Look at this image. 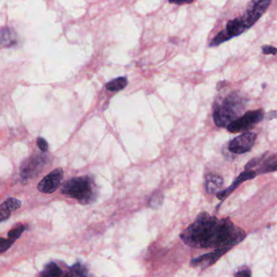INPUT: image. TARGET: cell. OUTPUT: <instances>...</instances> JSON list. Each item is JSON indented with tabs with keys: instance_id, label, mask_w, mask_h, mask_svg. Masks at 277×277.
I'll use <instances>...</instances> for the list:
<instances>
[{
	"instance_id": "ac0fdd59",
	"label": "cell",
	"mask_w": 277,
	"mask_h": 277,
	"mask_svg": "<svg viewBox=\"0 0 277 277\" xmlns=\"http://www.w3.org/2000/svg\"><path fill=\"white\" fill-rule=\"evenodd\" d=\"M262 51L264 55H276L277 54V48L269 45H264L262 46Z\"/></svg>"
},
{
	"instance_id": "4fadbf2b",
	"label": "cell",
	"mask_w": 277,
	"mask_h": 277,
	"mask_svg": "<svg viewBox=\"0 0 277 277\" xmlns=\"http://www.w3.org/2000/svg\"><path fill=\"white\" fill-rule=\"evenodd\" d=\"M63 272L55 263H50L46 265L43 272L41 273L42 277H61Z\"/></svg>"
},
{
	"instance_id": "ffe728a7",
	"label": "cell",
	"mask_w": 277,
	"mask_h": 277,
	"mask_svg": "<svg viewBox=\"0 0 277 277\" xmlns=\"http://www.w3.org/2000/svg\"><path fill=\"white\" fill-rule=\"evenodd\" d=\"M170 3H174V4L182 5L188 4L194 2V0H168Z\"/></svg>"
},
{
	"instance_id": "3957f363",
	"label": "cell",
	"mask_w": 277,
	"mask_h": 277,
	"mask_svg": "<svg viewBox=\"0 0 277 277\" xmlns=\"http://www.w3.org/2000/svg\"><path fill=\"white\" fill-rule=\"evenodd\" d=\"M245 107L246 102L242 95L236 92L229 94L221 103L215 106L213 118L216 125L219 127L229 126L240 117Z\"/></svg>"
},
{
	"instance_id": "7402d4cb",
	"label": "cell",
	"mask_w": 277,
	"mask_h": 277,
	"mask_svg": "<svg viewBox=\"0 0 277 277\" xmlns=\"http://www.w3.org/2000/svg\"><path fill=\"white\" fill-rule=\"evenodd\" d=\"M269 115H273V118H277V111H272Z\"/></svg>"
},
{
	"instance_id": "9a60e30c",
	"label": "cell",
	"mask_w": 277,
	"mask_h": 277,
	"mask_svg": "<svg viewBox=\"0 0 277 277\" xmlns=\"http://www.w3.org/2000/svg\"><path fill=\"white\" fill-rule=\"evenodd\" d=\"M25 230V227L24 225H19L17 227L15 228V229H11V231L9 232L7 234V237L11 240L15 241L17 240L18 238H20L21 234H23V232Z\"/></svg>"
},
{
	"instance_id": "2e32d148",
	"label": "cell",
	"mask_w": 277,
	"mask_h": 277,
	"mask_svg": "<svg viewBox=\"0 0 277 277\" xmlns=\"http://www.w3.org/2000/svg\"><path fill=\"white\" fill-rule=\"evenodd\" d=\"M277 171V161L269 162L265 166H263L260 168L259 173H273Z\"/></svg>"
},
{
	"instance_id": "e0dca14e",
	"label": "cell",
	"mask_w": 277,
	"mask_h": 277,
	"mask_svg": "<svg viewBox=\"0 0 277 277\" xmlns=\"http://www.w3.org/2000/svg\"><path fill=\"white\" fill-rule=\"evenodd\" d=\"M14 243L15 242L10 239V238H7V239L1 238L0 239V252L4 253L5 251H7L14 244Z\"/></svg>"
},
{
	"instance_id": "52a82bcc",
	"label": "cell",
	"mask_w": 277,
	"mask_h": 277,
	"mask_svg": "<svg viewBox=\"0 0 277 277\" xmlns=\"http://www.w3.org/2000/svg\"><path fill=\"white\" fill-rule=\"evenodd\" d=\"M63 177V169L56 168L40 181L37 185V190L44 194H52L60 186Z\"/></svg>"
},
{
	"instance_id": "5b68a950",
	"label": "cell",
	"mask_w": 277,
	"mask_h": 277,
	"mask_svg": "<svg viewBox=\"0 0 277 277\" xmlns=\"http://www.w3.org/2000/svg\"><path fill=\"white\" fill-rule=\"evenodd\" d=\"M264 116V110H255L246 112L243 116L238 118L227 127L231 133H240L247 131L256 124L260 123Z\"/></svg>"
},
{
	"instance_id": "6da1fadb",
	"label": "cell",
	"mask_w": 277,
	"mask_h": 277,
	"mask_svg": "<svg viewBox=\"0 0 277 277\" xmlns=\"http://www.w3.org/2000/svg\"><path fill=\"white\" fill-rule=\"evenodd\" d=\"M247 237L244 230L237 227L230 219L216 218L207 212L196 220L181 234V240L188 247L197 249L227 248L242 243Z\"/></svg>"
},
{
	"instance_id": "30bf717a",
	"label": "cell",
	"mask_w": 277,
	"mask_h": 277,
	"mask_svg": "<svg viewBox=\"0 0 277 277\" xmlns=\"http://www.w3.org/2000/svg\"><path fill=\"white\" fill-rule=\"evenodd\" d=\"M20 207H21V202L20 200L14 198L6 199L0 207V221L3 222L8 220L11 216V212L16 211Z\"/></svg>"
},
{
	"instance_id": "5bb4252c",
	"label": "cell",
	"mask_w": 277,
	"mask_h": 277,
	"mask_svg": "<svg viewBox=\"0 0 277 277\" xmlns=\"http://www.w3.org/2000/svg\"><path fill=\"white\" fill-rule=\"evenodd\" d=\"M70 273L68 276H76V277H84V276H87L88 270L84 265L80 264V263H76L70 269Z\"/></svg>"
},
{
	"instance_id": "8fae6325",
	"label": "cell",
	"mask_w": 277,
	"mask_h": 277,
	"mask_svg": "<svg viewBox=\"0 0 277 277\" xmlns=\"http://www.w3.org/2000/svg\"><path fill=\"white\" fill-rule=\"evenodd\" d=\"M224 186V179L220 175L209 174L206 177V191L210 194L221 192Z\"/></svg>"
},
{
	"instance_id": "8992f818",
	"label": "cell",
	"mask_w": 277,
	"mask_h": 277,
	"mask_svg": "<svg viewBox=\"0 0 277 277\" xmlns=\"http://www.w3.org/2000/svg\"><path fill=\"white\" fill-rule=\"evenodd\" d=\"M257 134L256 133H244L230 142L229 150L234 154L242 155L251 151L256 143Z\"/></svg>"
},
{
	"instance_id": "d6986e66",
	"label": "cell",
	"mask_w": 277,
	"mask_h": 277,
	"mask_svg": "<svg viewBox=\"0 0 277 277\" xmlns=\"http://www.w3.org/2000/svg\"><path fill=\"white\" fill-rule=\"evenodd\" d=\"M37 145L42 152H46L48 150V143L42 138H37Z\"/></svg>"
},
{
	"instance_id": "277c9868",
	"label": "cell",
	"mask_w": 277,
	"mask_h": 277,
	"mask_svg": "<svg viewBox=\"0 0 277 277\" xmlns=\"http://www.w3.org/2000/svg\"><path fill=\"white\" fill-rule=\"evenodd\" d=\"M62 194L87 205L96 200L97 188L94 180L89 176L73 177L63 183Z\"/></svg>"
},
{
	"instance_id": "ba28073f",
	"label": "cell",
	"mask_w": 277,
	"mask_h": 277,
	"mask_svg": "<svg viewBox=\"0 0 277 277\" xmlns=\"http://www.w3.org/2000/svg\"><path fill=\"white\" fill-rule=\"evenodd\" d=\"M230 249L222 248L216 249L214 252L205 254L199 257L195 258L191 260V265L194 267H201L202 269H207L208 267L212 266L216 264L225 254L227 253Z\"/></svg>"
},
{
	"instance_id": "7a4b0ae2",
	"label": "cell",
	"mask_w": 277,
	"mask_h": 277,
	"mask_svg": "<svg viewBox=\"0 0 277 277\" xmlns=\"http://www.w3.org/2000/svg\"><path fill=\"white\" fill-rule=\"evenodd\" d=\"M272 0H252L247 11L242 16L229 20L225 29L221 31L210 42L209 46H216L238 37L256 24L270 6Z\"/></svg>"
},
{
	"instance_id": "44dd1931",
	"label": "cell",
	"mask_w": 277,
	"mask_h": 277,
	"mask_svg": "<svg viewBox=\"0 0 277 277\" xmlns=\"http://www.w3.org/2000/svg\"><path fill=\"white\" fill-rule=\"evenodd\" d=\"M235 276H238V277H251V273L250 270H243L238 272V273H236Z\"/></svg>"
},
{
	"instance_id": "7c38bea8",
	"label": "cell",
	"mask_w": 277,
	"mask_h": 277,
	"mask_svg": "<svg viewBox=\"0 0 277 277\" xmlns=\"http://www.w3.org/2000/svg\"><path fill=\"white\" fill-rule=\"evenodd\" d=\"M127 84H128V81L125 77H119L109 81L106 85V88L109 91H120L126 87Z\"/></svg>"
},
{
	"instance_id": "9c48e42d",
	"label": "cell",
	"mask_w": 277,
	"mask_h": 277,
	"mask_svg": "<svg viewBox=\"0 0 277 277\" xmlns=\"http://www.w3.org/2000/svg\"><path fill=\"white\" fill-rule=\"evenodd\" d=\"M256 175L257 173L255 171L246 170L245 172H243L238 176V177L236 178L231 186L225 190H221V192H219L218 194H216V197L221 200H224L229 196V194L234 192V190L240 186L241 184L243 183L244 181H248V180L254 179L256 177Z\"/></svg>"
}]
</instances>
